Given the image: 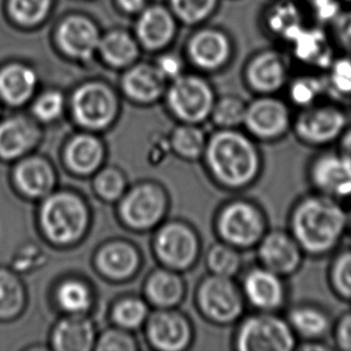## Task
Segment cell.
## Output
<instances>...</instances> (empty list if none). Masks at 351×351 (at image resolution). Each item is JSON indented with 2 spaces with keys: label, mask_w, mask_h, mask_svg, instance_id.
<instances>
[{
  "label": "cell",
  "mask_w": 351,
  "mask_h": 351,
  "mask_svg": "<svg viewBox=\"0 0 351 351\" xmlns=\"http://www.w3.org/2000/svg\"><path fill=\"white\" fill-rule=\"evenodd\" d=\"M247 126L261 137H275L285 131L289 123V114L280 101L264 99L247 108Z\"/></svg>",
  "instance_id": "cell-15"
},
{
  "label": "cell",
  "mask_w": 351,
  "mask_h": 351,
  "mask_svg": "<svg viewBox=\"0 0 351 351\" xmlns=\"http://www.w3.org/2000/svg\"><path fill=\"white\" fill-rule=\"evenodd\" d=\"M99 48L106 62L114 66H125L137 58V45L123 32H113L106 35L105 38H101Z\"/></svg>",
  "instance_id": "cell-30"
},
{
  "label": "cell",
  "mask_w": 351,
  "mask_h": 351,
  "mask_svg": "<svg viewBox=\"0 0 351 351\" xmlns=\"http://www.w3.org/2000/svg\"><path fill=\"white\" fill-rule=\"evenodd\" d=\"M156 67L165 78H178L180 75L181 62L174 56H165L158 60Z\"/></svg>",
  "instance_id": "cell-49"
},
{
  "label": "cell",
  "mask_w": 351,
  "mask_h": 351,
  "mask_svg": "<svg viewBox=\"0 0 351 351\" xmlns=\"http://www.w3.org/2000/svg\"><path fill=\"white\" fill-rule=\"evenodd\" d=\"M52 0H9V11L14 22L30 27L47 16Z\"/></svg>",
  "instance_id": "cell-33"
},
{
  "label": "cell",
  "mask_w": 351,
  "mask_h": 351,
  "mask_svg": "<svg viewBox=\"0 0 351 351\" xmlns=\"http://www.w3.org/2000/svg\"><path fill=\"white\" fill-rule=\"evenodd\" d=\"M58 301L70 313H83L90 307V293L83 283L70 280L58 289Z\"/></svg>",
  "instance_id": "cell-34"
},
{
  "label": "cell",
  "mask_w": 351,
  "mask_h": 351,
  "mask_svg": "<svg viewBox=\"0 0 351 351\" xmlns=\"http://www.w3.org/2000/svg\"><path fill=\"white\" fill-rule=\"evenodd\" d=\"M330 282L335 293L342 299L351 301V251L339 253L331 264Z\"/></svg>",
  "instance_id": "cell-35"
},
{
  "label": "cell",
  "mask_w": 351,
  "mask_h": 351,
  "mask_svg": "<svg viewBox=\"0 0 351 351\" xmlns=\"http://www.w3.org/2000/svg\"><path fill=\"white\" fill-rule=\"evenodd\" d=\"M66 160L72 169L82 174H88L100 166L102 147L95 137L82 134L72 139L67 147Z\"/></svg>",
  "instance_id": "cell-26"
},
{
  "label": "cell",
  "mask_w": 351,
  "mask_h": 351,
  "mask_svg": "<svg viewBox=\"0 0 351 351\" xmlns=\"http://www.w3.org/2000/svg\"><path fill=\"white\" fill-rule=\"evenodd\" d=\"M259 254L266 267L280 275L293 272L301 261L299 243L282 233L266 237L261 243Z\"/></svg>",
  "instance_id": "cell-16"
},
{
  "label": "cell",
  "mask_w": 351,
  "mask_h": 351,
  "mask_svg": "<svg viewBox=\"0 0 351 351\" xmlns=\"http://www.w3.org/2000/svg\"><path fill=\"white\" fill-rule=\"evenodd\" d=\"M294 344L289 326L269 315L247 320L239 335V348L243 351H289Z\"/></svg>",
  "instance_id": "cell-4"
},
{
  "label": "cell",
  "mask_w": 351,
  "mask_h": 351,
  "mask_svg": "<svg viewBox=\"0 0 351 351\" xmlns=\"http://www.w3.org/2000/svg\"><path fill=\"white\" fill-rule=\"evenodd\" d=\"M210 269L214 271L215 275L229 276L235 274L240 266V258L237 252L227 246H215L210 251L208 256Z\"/></svg>",
  "instance_id": "cell-38"
},
{
  "label": "cell",
  "mask_w": 351,
  "mask_h": 351,
  "mask_svg": "<svg viewBox=\"0 0 351 351\" xmlns=\"http://www.w3.org/2000/svg\"><path fill=\"white\" fill-rule=\"evenodd\" d=\"M57 38L62 52L82 60L94 54L101 40L95 24L81 16L65 19L58 29Z\"/></svg>",
  "instance_id": "cell-12"
},
{
  "label": "cell",
  "mask_w": 351,
  "mask_h": 351,
  "mask_svg": "<svg viewBox=\"0 0 351 351\" xmlns=\"http://www.w3.org/2000/svg\"><path fill=\"white\" fill-rule=\"evenodd\" d=\"M348 224L349 216L339 202L324 195L302 200L293 216L295 240L312 254H325L336 248Z\"/></svg>",
  "instance_id": "cell-1"
},
{
  "label": "cell",
  "mask_w": 351,
  "mask_h": 351,
  "mask_svg": "<svg viewBox=\"0 0 351 351\" xmlns=\"http://www.w3.org/2000/svg\"><path fill=\"white\" fill-rule=\"evenodd\" d=\"M216 0H171L173 9L182 21L195 23L205 19L214 9Z\"/></svg>",
  "instance_id": "cell-40"
},
{
  "label": "cell",
  "mask_w": 351,
  "mask_h": 351,
  "mask_svg": "<svg viewBox=\"0 0 351 351\" xmlns=\"http://www.w3.org/2000/svg\"><path fill=\"white\" fill-rule=\"evenodd\" d=\"M173 147L181 156L193 157L199 156L200 152L204 149V136L199 128L193 126H182L176 128L173 134Z\"/></svg>",
  "instance_id": "cell-37"
},
{
  "label": "cell",
  "mask_w": 351,
  "mask_h": 351,
  "mask_svg": "<svg viewBox=\"0 0 351 351\" xmlns=\"http://www.w3.org/2000/svg\"><path fill=\"white\" fill-rule=\"evenodd\" d=\"M165 209V199L156 187L139 186L131 191L120 206L123 221L132 228H150L157 223Z\"/></svg>",
  "instance_id": "cell-10"
},
{
  "label": "cell",
  "mask_w": 351,
  "mask_h": 351,
  "mask_svg": "<svg viewBox=\"0 0 351 351\" xmlns=\"http://www.w3.org/2000/svg\"><path fill=\"white\" fill-rule=\"evenodd\" d=\"M147 307L142 301L136 299L125 300L115 307L114 320L125 328H138L147 317Z\"/></svg>",
  "instance_id": "cell-39"
},
{
  "label": "cell",
  "mask_w": 351,
  "mask_h": 351,
  "mask_svg": "<svg viewBox=\"0 0 351 351\" xmlns=\"http://www.w3.org/2000/svg\"><path fill=\"white\" fill-rule=\"evenodd\" d=\"M72 110L77 121L83 126L105 128L114 115V96L104 84L88 83L75 93Z\"/></svg>",
  "instance_id": "cell-6"
},
{
  "label": "cell",
  "mask_w": 351,
  "mask_h": 351,
  "mask_svg": "<svg viewBox=\"0 0 351 351\" xmlns=\"http://www.w3.org/2000/svg\"><path fill=\"white\" fill-rule=\"evenodd\" d=\"M290 324L295 331L308 338L317 341L324 337L331 328V320L328 314L314 307H299L290 312Z\"/></svg>",
  "instance_id": "cell-29"
},
{
  "label": "cell",
  "mask_w": 351,
  "mask_h": 351,
  "mask_svg": "<svg viewBox=\"0 0 351 351\" xmlns=\"http://www.w3.org/2000/svg\"><path fill=\"white\" fill-rule=\"evenodd\" d=\"M94 342L90 322L82 318H67L58 324L53 333V344L60 351H88Z\"/></svg>",
  "instance_id": "cell-23"
},
{
  "label": "cell",
  "mask_w": 351,
  "mask_h": 351,
  "mask_svg": "<svg viewBox=\"0 0 351 351\" xmlns=\"http://www.w3.org/2000/svg\"><path fill=\"white\" fill-rule=\"evenodd\" d=\"M271 28L287 38H294L301 27V16L294 4H280L274 10L270 16Z\"/></svg>",
  "instance_id": "cell-36"
},
{
  "label": "cell",
  "mask_w": 351,
  "mask_h": 351,
  "mask_svg": "<svg viewBox=\"0 0 351 351\" xmlns=\"http://www.w3.org/2000/svg\"><path fill=\"white\" fill-rule=\"evenodd\" d=\"M248 77L252 86L258 90H276L285 82V67L280 58L267 53L252 62Z\"/></svg>",
  "instance_id": "cell-28"
},
{
  "label": "cell",
  "mask_w": 351,
  "mask_h": 351,
  "mask_svg": "<svg viewBox=\"0 0 351 351\" xmlns=\"http://www.w3.org/2000/svg\"><path fill=\"white\" fill-rule=\"evenodd\" d=\"M123 176L115 169H106L101 171L100 176L96 179V190L99 195L105 199H117L121 195L123 191Z\"/></svg>",
  "instance_id": "cell-44"
},
{
  "label": "cell",
  "mask_w": 351,
  "mask_h": 351,
  "mask_svg": "<svg viewBox=\"0 0 351 351\" xmlns=\"http://www.w3.org/2000/svg\"><path fill=\"white\" fill-rule=\"evenodd\" d=\"M199 301L205 313L219 323H229L241 313V298L228 277L216 275L205 280Z\"/></svg>",
  "instance_id": "cell-9"
},
{
  "label": "cell",
  "mask_w": 351,
  "mask_h": 351,
  "mask_svg": "<svg viewBox=\"0 0 351 351\" xmlns=\"http://www.w3.org/2000/svg\"><path fill=\"white\" fill-rule=\"evenodd\" d=\"M23 287L19 278L6 270H0V317L9 318L23 307Z\"/></svg>",
  "instance_id": "cell-32"
},
{
  "label": "cell",
  "mask_w": 351,
  "mask_h": 351,
  "mask_svg": "<svg viewBox=\"0 0 351 351\" xmlns=\"http://www.w3.org/2000/svg\"><path fill=\"white\" fill-rule=\"evenodd\" d=\"M324 90V84L315 78L299 80L291 86L290 96L296 105L308 106L317 100Z\"/></svg>",
  "instance_id": "cell-43"
},
{
  "label": "cell",
  "mask_w": 351,
  "mask_h": 351,
  "mask_svg": "<svg viewBox=\"0 0 351 351\" xmlns=\"http://www.w3.org/2000/svg\"><path fill=\"white\" fill-rule=\"evenodd\" d=\"M208 162L219 180L241 186L251 180L258 167L254 147L242 134L232 131L219 132L211 138Z\"/></svg>",
  "instance_id": "cell-2"
},
{
  "label": "cell",
  "mask_w": 351,
  "mask_h": 351,
  "mask_svg": "<svg viewBox=\"0 0 351 351\" xmlns=\"http://www.w3.org/2000/svg\"><path fill=\"white\" fill-rule=\"evenodd\" d=\"M64 100L60 93L47 91L34 104V114L43 121H52L62 114Z\"/></svg>",
  "instance_id": "cell-42"
},
{
  "label": "cell",
  "mask_w": 351,
  "mask_h": 351,
  "mask_svg": "<svg viewBox=\"0 0 351 351\" xmlns=\"http://www.w3.org/2000/svg\"><path fill=\"white\" fill-rule=\"evenodd\" d=\"M38 130L24 118H10L0 123V157L11 160L22 156L33 147Z\"/></svg>",
  "instance_id": "cell-19"
},
{
  "label": "cell",
  "mask_w": 351,
  "mask_h": 351,
  "mask_svg": "<svg viewBox=\"0 0 351 351\" xmlns=\"http://www.w3.org/2000/svg\"><path fill=\"white\" fill-rule=\"evenodd\" d=\"M147 335L157 349L166 351L184 349L190 337L184 318L171 312L154 314L147 325Z\"/></svg>",
  "instance_id": "cell-14"
},
{
  "label": "cell",
  "mask_w": 351,
  "mask_h": 351,
  "mask_svg": "<svg viewBox=\"0 0 351 351\" xmlns=\"http://www.w3.org/2000/svg\"><path fill=\"white\" fill-rule=\"evenodd\" d=\"M330 86L338 96H351V60L339 59L333 64L330 75Z\"/></svg>",
  "instance_id": "cell-45"
},
{
  "label": "cell",
  "mask_w": 351,
  "mask_h": 351,
  "mask_svg": "<svg viewBox=\"0 0 351 351\" xmlns=\"http://www.w3.org/2000/svg\"><path fill=\"white\" fill-rule=\"evenodd\" d=\"M86 210L82 200L71 193H57L45 200L40 214L43 232L62 245L81 237L86 226Z\"/></svg>",
  "instance_id": "cell-3"
},
{
  "label": "cell",
  "mask_w": 351,
  "mask_h": 351,
  "mask_svg": "<svg viewBox=\"0 0 351 351\" xmlns=\"http://www.w3.org/2000/svg\"><path fill=\"white\" fill-rule=\"evenodd\" d=\"M311 176L322 195L336 200L351 198V157L324 154L314 161Z\"/></svg>",
  "instance_id": "cell-7"
},
{
  "label": "cell",
  "mask_w": 351,
  "mask_h": 351,
  "mask_svg": "<svg viewBox=\"0 0 351 351\" xmlns=\"http://www.w3.org/2000/svg\"><path fill=\"white\" fill-rule=\"evenodd\" d=\"M335 341L339 349L351 351V312L338 320L335 328Z\"/></svg>",
  "instance_id": "cell-47"
},
{
  "label": "cell",
  "mask_w": 351,
  "mask_h": 351,
  "mask_svg": "<svg viewBox=\"0 0 351 351\" xmlns=\"http://www.w3.org/2000/svg\"><path fill=\"white\" fill-rule=\"evenodd\" d=\"M336 30L343 46L351 51V11L342 16H338Z\"/></svg>",
  "instance_id": "cell-50"
},
{
  "label": "cell",
  "mask_w": 351,
  "mask_h": 351,
  "mask_svg": "<svg viewBox=\"0 0 351 351\" xmlns=\"http://www.w3.org/2000/svg\"><path fill=\"white\" fill-rule=\"evenodd\" d=\"M247 298L261 308H276L283 300V285L277 274L270 270H256L245 280Z\"/></svg>",
  "instance_id": "cell-20"
},
{
  "label": "cell",
  "mask_w": 351,
  "mask_h": 351,
  "mask_svg": "<svg viewBox=\"0 0 351 351\" xmlns=\"http://www.w3.org/2000/svg\"><path fill=\"white\" fill-rule=\"evenodd\" d=\"M14 181L24 195L41 198L52 190L54 173L47 161L33 157L19 163L14 171Z\"/></svg>",
  "instance_id": "cell-18"
},
{
  "label": "cell",
  "mask_w": 351,
  "mask_h": 351,
  "mask_svg": "<svg viewBox=\"0 0 351 351\" xmlns=\"http://www.w3.org/2000/svg\"><path fill=\"white\" fill-rule=\"evenodd\" d=\"M97 349L101 351H132L136 347L128 335L112 330L102 335Z\"/></svg>",
  "instance_id": "cell-46"
},
{
  "label": "cell",
  "mask_w": 351,
  "mask_h": 351,
  "mask_svg": "<svg viewBox=\"0 0 351 351\" xmlns=\"http://www.w3.org/2000/svg\"><path fill=\"white\" fill-rule=\"evenodd\" d=\"M149 299L160 307H169L176 304L182 295V283L179 277L167 271H157L147 282Z\"/></svg>",
  "instance_id": "cell-31"
},
{
  "label": "cell",
  "mask_w": 351,
  "mask_h": 351,
  "mask_svg": "<svg viewBox=\"0 0 351 351\" xmlns=\"http://www.w3.org/2000/svg\"><path fill=\"white\" fill-rule=\"evenodd\" d=\"M171 110L189 123H198L209 115L214 96L209 86L197 77H178L169 89Z\"/></svg>",
  "instance_id": "cell-5"
},
{
  "label": "cell",
  "mask_w": 351,
  "mask_h": 351,
  "mask_svg": "<svg viewBox=\"0 0 351 351\" xmlns=\"http://www.w3.org/2000/svg\"><path fill=\"white\" fill-rule=\"evenodd\" d=\"M349 223L351 224V214H350V216H349Z\"/></svg>",
  "instance_id": "cell-54"
},
{
  "label": "cell",
  "mask_w": 351,
  "mask_h": 351,
  "mask_svg": "<svg viewBox=\"0 0 351 351\" xmlns=\"http://www.w3.org/2000/svg\"><path fill=\"white\" fill-rule=\"evenodd\" d=\"M339 139H341V152L351 157V128L346 130Z\"/></svg>",
  "instance_id": "cell-52"
},
{
  "label": "cell",
  "mask_w": 351,
  "mask_h": 351,
  "mask_svg": "<svg viewBox=\"0 0 351 351\" xmlns=\"http://www.w3.org/2000/svg\"><path fill=\"white\" fill-rule=\"evenodd\" d=\"M347 128V117L343 110L324 106L304 112L296 121V132L304 142L324 145L341 138Z\"/></svg>",
  "instance_id": "cell-8"
},
{
  "label": "cell",
  "mask_w": 351,
  "mask_h": 351,
  "mask_svg": "<svg viewBox=\"0 0 351 351\" xmlns=\"http://www.w3.org/2000/svg\"><path fill=\"white\" fill-rule=\"evenodd\" d=\"M290 41L294 43L295 52L301 60L319 66H328L331 62L328 41L320 30L301 28Z\"/></svg>",
  "instance_id": "cell-27"
},
{
  "label": "cell",
  "mask_w": 351,
  "mask_h": 351,
  "mask_svg": "<svg viewBox=\"0 0 351 351\" xmlns=\"http://www.w3.org/2000/svg\"><path fill=\"white\" fill-rule=\"evenodd\" d=\"M304 349H308V350H313V349H318V350H324V349H326V348L322 346V344H315V346H312V344H308V346H306L304 347Z\"/></svg>",
  "instance_id": "cell-53"
},
{
  "label": "cell",
  "mask_w": 351,
  "mask_h": 351,
  "mask_svg": "<svg viewBox=\"0 0 351 351\" xmlns=\"http://www.w3.org/2000/svg\"><path fill=\"white\" fill-rule=\"evenodd\" d=\"M247 108L241 101L227 97L219 102L215 108L214 115L216 123L222 126H237L242 121H245Z\"/></svg>",
  "instance_id": "cell-41"
},
{
  "label": "cell",
  "mask_w": 351,
  "mask_h": 351,
  "mask_svg": "<svg viewBox=\"0 0 351 351\" xmlns=\"http://www.w3.org/2000/svg\"><path fill=\"white\" fill-rule=\"evenodd\" d=\"M100 270L113 278L131 275L138 265L137 252L123 242L110 243L101 250L97 258Z\"/></svg>",
  "instance_id": "cell-25"
},
{
  "label": "cell",
  "mask_w": 351,
  "mask_h": 351,
  "mask_svg": "<svg viewBox=\"0 0 351 351\" xmlns=\"http://www.w3.org/2000/svg\"><path fill=\"white\" fill-rule=\"evenodd\" d=\"M219 229L230 243L250 246L261 237L263 222L252 206L237 203L224 210L219 221Z\"/></svg>",
  "instance_id": "cell-13"
},
{
  "label": "cell",
  "mask_w": 351,
  "mask_h": 351,
  "mask_svg": "<svg viewBox=\"0 0 351 351\" xmlns=\"http://www.w3.org/2000/svg\"><path fill=\"white\" fill-rule=\"evenodd\" d=\"M313 6L322 21H331L339 16V5L336 0H313Z\"/></svg>",
  "instance_id": "cell-48"
},
{
  "label": "cell",
  "mask_w": 351,
  "mask_h": 351,
  "mask_svg": "<svg viewBox=\"0 0 351 351\" xmlns=\"http://www.w3.org/2000/svg\"><path fill=\"white\" fill-rule=\"evenodd\" d=\"M36 84V73L23 64H10L0 70V96L9 105H23L33 95Z\"/></svg>",
  "instance_id": "cell-17"
},
{
  "label": "cell",
  "mask_w": 351,
  "mask_h": 351,
  "mask_svg": "<svg viewBox=\"0 0 351 351\" xmlns=\"http://www.w3.org/2000/svg\"><path fill=\"white\" fill-rule=\"evenodd\" d=\"M165 88V77L157 67L138 65L126 73L123 89L130 97L139 102H152L161 95Z\"/></svg>",
  "instance_id": "cell-21"
},
{
  "label": "cell",
  "mask_w": 351,
  "mask_h": 351,
  "mask_svg": "<svg viewBox=\"0 0 351 351\" xmlns=\"http://www.w3.org/2000/svg\"><path fill=\"white\" fill-rule=\"evenodd\" d=\"M176 24L171 14L163 8L147 9L138 22V36L147 47L160 48L171 40Z\"/></svg>",
  "instance_id": "cell-22"
},
{
  "label": "cell",
  "mask_w": 351,
  "mask_h": 351,
  "mask_svg": "<svg viewBox=\"0 0 351 351\" xmlns=\"http://www.w3.org/2000/svg\"><path fill=\"white\" fill-rule=\"evenodd\" d=\"M119 4L128 12H137L143 9L145 0H118Z\"/></svg>",
  "instance_id": "cell-51"
},
{
  "label": "cell",
  "mask_w": 351,
  "mask_h": 351,
  "mask_svg": "<svg viewBox=\"0 0 351 351\" xmlns=\"http://www.w3.org/2000/svg\"><path fill=\"white\" fill-rule=\"evenodd\" d=\"M156 251L167 265L185 269L197 254V239L185 226L168 224L157 235Z\"/></svg>",
  "instance_id": "cell-11"
},
{
  "label": "cell",
  "mask_w": 351,
  "mask_h": 351,
  "mask_svg": "<svg viewBox=\"0 0 351 351\" xmlns=\"http://www.w3.org/2000/svg\"><path fill=\"white\" fill-rule=\"evenodd\" d=\"M228 52L227 38L222 34L211 30L198 34L190 45L193 62L204 69H215L223 64L228 57Z\"/></svg>",
  "instance_id": "cell-24"
}]
</instances>
